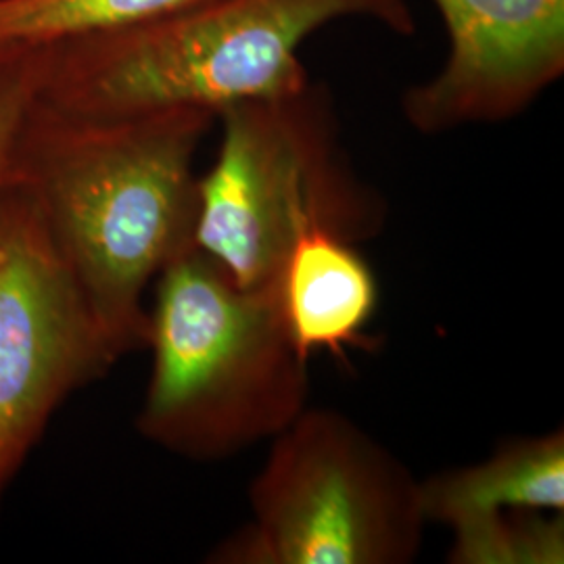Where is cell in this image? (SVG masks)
Masks as SVG:
<instances>
[{
  "label": "cell",
  "instance_id": "7a4b0ae2",
  "mask_svg": "<svg viewBox=\"0 0 564 564\" xmlns=\"http://www.w3.org/2000/svg\"><path fill=\"white\" fill-rule=\"evenodd\" d=\"M343 18L414 32L405 0H197L128 28L46 44L39 101L90 120L184 107L218 116L235 102L300 93L310 84L300 46Z\"/></svg>",
  "mask_w": 564,
  "mask_h": 564
},
{
  "label": "cell",
  "instance_id": "9c48e42d",
  "mask_svg": "<svg viewBox=\"0 0 564 564\" xmlns=\"http://www.w3.org/2000/svg\"><path fill=\"white\" fill-rule=\"evenodd\" d=\"M426 523L445 527L498 512H563L564 433L514 437L481 463L421 481Z\"/></svg>",
  "mask_w": 564,
  "mask_h": 564
},
{
  "label": "cell",
  "instance_id": "8fae6325",
  "mask_svg": "<svg viewBox=\"0 0 564 564\" xmlns=\"http://www.w3.org/2000/svg\"><path fill=\"white\" fill-rule=\"evenodd\" d=\"M563 512H498L449 527V563L561 564Z\"/></svg>",
  "mask_w": 564,
  "mask_h": 564
},
{
  "label": "cell",
  "instance_id": "3957f363",
  "mask_svg": "<svg viewBox=\"0 0 564 564\" xmlns=\"http://www.w3.org/2000/svg\"><path fill=\"white\" fill-rule=\"evenodd\" d=\"M151 379L137 429L197 463L274 440L310 405V372L274 289H242L197 245L158 274Z\"/></svg>",
  "mask_w": 564,
  "mask_h": 564
},
{
  "label": "cell",
  "instance_id": "52a82bcc",
  "mask_svg": "<svg viewBox=\"0 0 564 564\" xmlns=\"http://www.w3.org/2000/svg\"><path fill=\"white\" fill-rule=\"evenodd\" d=\"M449 55L442 72L403 93L421 134L506 121L564 74V0H433Z\"/></svg>",
  "mask_w": 564,
  "mask_h": 564
},
{
  "label": "cell",
  "instance_id": "30bf717a",
  "mask_svg": "<svg viewBox=\"0 0 564 564\" xmlns=\"http://www.w3.org/2000/svg\"><path fill=\"white\" fill-rule=\"evenodd\" d=\"M197 0H0V46L55 44L160 18Z\"/></svg>",
  "mask_w": 564,
  "mask_h": 564
},
{
  "label": "cell",
  "instance_id": "5b68a950",
  "mask_svg": "<svg viewBox=\"0 0 564 564\" xmlns=\"http://www.w3.org/2000/svg\"><path fill=\"white\" fill-rule=\"evenodd\" d=\"M249 485L251 521L218 564H408L423 547L421 481L360 424L307 405L270 440Z\"/></svg>",
  "mask_w": 564,
  "mask_h": 564
},
{
  "label": "cell",
  "instance_id": "ba28073f",
  "mask_svg": "<svg viewBox=\"0 0 564 564\" xmlns=\"http://www.w3.org/2000/svg\"><path fill=\"white\" fill-rule=\"evenodd\" d=\"M282 324L303 360L316 354L343 358L368 345L366 328L379 307L372 268L330 228L305 230L289 249L274 284Z\"/></svg>",
  "mask_w": 564,
  "mask_h": 564
},
{
  "label": "cell",
  "instance_id": "6da1fadb",
  "mask_svg": "<svg viewBox=\"0 0 564 564\" xmlns=\"http://www.w3.org/2000/svg\"><path fill=\"white\" fill-rule=\"evenodd\" d=\"M214 121L188 107L90 120L36 101L21 130L9 176L39 205L120 358L149 339V284L195 245V160Z\"/></svg>",
  "mask_w": 564,
  "mask_h": 564
},
{
  "label": "cell",
  "instance_id": "8992f818",
  "mask_svg": "<svg viewBox=\"0 0 564 564\" xmlns=\"http://www.w3.org/2000/svg\"><path fill=\"white\" fill-rule=\"evenodd\" d=\"M118 360L39 205L7 174L0 182V505L55 410Z\"/></svg>",
  "mask_w": 564,
  "mask_h": 564
},
{
  "label": "cell",
  "instance_id": "7c38bea8",
  "mask_svg": "<svg viewBox=\"0 0 564 564\" xmlns=\"http://www.w3.org/2000/svg\"><path fill=\"white\" fill-rule=\"evenodd\" d=\"M46 63V44L0 46V182L9 174L21 130L41 97Z\"/></svg>",
  "mask_w": 564,
  "mask_h": 564
},
{
  "label": "cell",
  "instance_id": "277c9868",
  "mask_svg": "<svg viewBox=\"0 0 564 564\" xmlns=\"http://www.w3.org/2000/svg\"><path fill=\"white\" fill-rule=\"evenodd\" d=\"M223 141L199 176L195 245L242 289L270 291L305 230L323 226L347 241L377 237L381 195L349 162L323 86L223 109Z\"/></svg>",
  "mask_w": 564,
  "mask_h": 564
}]
</instances>
